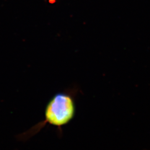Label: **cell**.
<instances>
[{
    "mask_svg": "<svg viewBox=\"0 0 150 150\" xmlns=\"http://www.w3.org/2000/svg\"><path fill=\"white\" fill-rule=\"evenodd\" d=\"M76 94V88H69L54 95L46 106L44 120L22 134V139H30L38 134L47 124L56 126L59 134L61 136L62 127L69 123L74 117Z\"/></svg>",
    "mask_w": 150,
    "mask_h": 150,
    "instance_id": "1",
    "label": "cell"
}]
</instances>
